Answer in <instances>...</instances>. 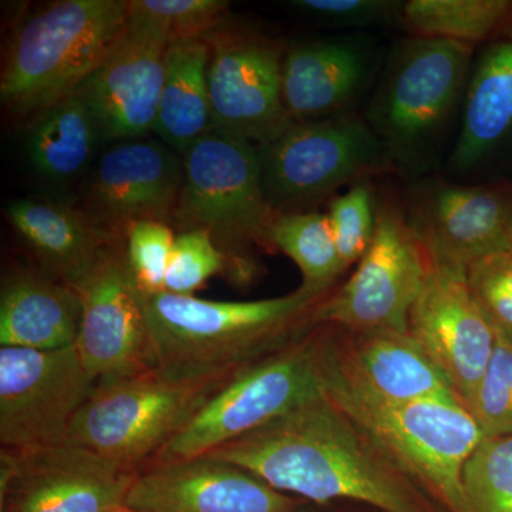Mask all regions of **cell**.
<instances>
[{"label":"cell","mask_w":512,"mask_h":512,"mask_svg":"<svg viewBox=\"0 0 512 512\" xmlns=\"http://www.w3.org/2000/svg\"><path fill=\"white\" fill-rule=\"evenodd\" d=\"M207 456L245 468L284 494L424 512L406 476L328 396L269 421Z\"/></svg>","instance_id":"obj_1"},{"label":"cell","mask_w":512,"mask_h":512,"mask_svg":"<svg viewBox=\"0 0 512 512\" xmlns=\"http://www.w3.org/2000/svg\"><path fill=\"white\" fill-rule=\"evenodd\" d=\"M323 298L301 289L249 302L144 296L153 367L174 380L232 379L299 338Z\"/></svg>","instance_id":"obj_2"},{"label":"cell","mask_w":512,"mask_h":512,"mask_svg":"<svg viewBox=\"0 0 512 512\" xmlns=\"http://www.w3.org/2000/svg\"><path fill=\"white\" fill-rule=\"evenodd\" d=\"M184 174L174 215L178 232L204 231L227 262L225 278L254 282L258 251H272L276 212L262 183L259 147L247 138L212 128L183 154Z\"/></svg>","instance_id":"obj_3"},{"label":"cell","mask_w":512,"mask_h":512,"mask_svg":"<svg viewBox=\"0 0 512 512\" xmlns=\"http://www.w3.org/2000/svg\"><path fill=\"white\" fill-rule=\"evenodd\" d=\"M325 353L326 396L404 476L413 477L451 512H467L463 470L484 440L466 404L458 399L389 403L350 386Z\"/></svg>","instance_id":"obj_4"},{"label":"cell","mask_w":512,"mask_h":512,"mask_svg":"<svg viewBox=\"0 0 512 512\" xmlns=\"http://www.w3.org/2000/svg\"><path fill=\"white\" fill-rule=\"evenodd\" d=\"M128 10L130 0H60L23 20L0 74L6 111L29 120L76 92L109 55Z\"/></svg>","instance_id":"obj_5"},{"label":"cell","mask_w":512,"mask_h":512,"mask_svg":"<svg viewBox=\"0 0 512 512\" xmlns=\"http://www.w3.org/2000/svg\"><path fill=\"white\" fill-rule=\"evenodd\" d=\"M476 46L410 36L394 47L366 121L394 168L426 170L458 109H463Z\"/></svg>","instance_id":"obj_6"},{"label":"cell","mask_w":512,"mask_h":512,"mask_svg":"<svg viewBox=\"0 0 512 512\" xmlns=\"http://www.w3.org/2000/svg\"><path fill=\"white\" fill-rule=\"evenodd\" d=\"M326 345L328 340L302 333L285 348L239 372L148 466L207 456L229 441L326 396Z\"/></svg>","instance_id":"obj_7"},{"label":"cell","mask_w":512,"mask_h":512,"mask_svg":"<svg viewBox=\"0 0 512 512\" xmlns=\"http://www.w3.org/2000/svg\"><path fill=\"white\" fill-rule=\"evenodd\" d=\"M229 380H174L150 369L97 383L64 443L140 471Z\"/></svg>","instance_id":"obj_8"},{"label":"cell","mask_w":512,"mask_h":512,"mask_svg":"<svg viewBox=\"0 0 512 512\" xmlns=\"http://www.w3.org/2000/svg\"><path fill=\"white\" fill-rule=\"evenodd\" d=\"M258 147L266 198L276 214L394 168L375 131L353 111L293 121Z\"/></svg>","instance_id":"obj_9"},{"label":"cell","mask_w":512,"mask_h":512,"mask_svg":"<svg viewBox=\"0 0 512 512\" xmlns=\"http://www.w3.org/2000/svg\"><path fill=\"white\" fill-rule=\"evenodd\" d=\"M431 269L429 252L392 201L376 207V228L357 269L312 309L313 325H338L357 335L409 332L410 313Z\"/></svg>","instance_id":"obj_10"},{"label":"cell","mask_w":512,"mask_h":512,"mask_svg":"<svg viewBox=\"0 0 512 512\" xmlns=\"http://www.w3.org/2000/svg\"><path fill=\"white\" fill-rule=\"evenodd\" d=\"M96 386L76 346L0 348L2 450L28 451L64 443Z\"/></svg>","instance_id":"obj_11"},{"label":"cell","mask_w":512,"mask_h":512,"mask_svg":"<svg viewBox=\"0 0 512 512\" xmlns=\"http://www.w3.org/2000/svg\"><path fill=\"white\" fill-rule=\"evenodd\" d=\"M207 40L214 128L256 146L274 140L293 123L282 101L284 45L227 20Z\"/></svg>","instance_id":"obj_12"},{"label":"cell","mask_w":512,"mask_h":512,"mask_svg":"<svg viewBox=\"0 0 512 512\" xmlns=\"http://www.w3.org/2000/svg\"><path fill=\"white\" fill-rule=\"evenodd\" d=\"M137 473L73 444L2 450V512L120 510Z\"/></svg>","instance_id":"obj_13"},{"label":"cell","mask_w":512,"mask_h":512,"mask_svg":"<svg viewBox=\"0 0 512 512\" xmlns=\"http://www.w3.org/2000/svg\"><path fill=\"white\" fill-rule=\"evenodd\" d=\"M170 33L130 6L109 55L79 87L103 141L140 140L154 131Z\"/></svg>","instance_id":"obj_14"},{"label":"cell","mask_w":512,"mask_h":512,"mask_svg":"<svg viewBox=\"0 0 512 512\" xmlns=\"http://www.w3.org/2000/svg\"><path fill=\"white\" fill-rule=\"evenodd\" d=\"M74 289L83 308L74 346L97 383L154 369L146 301L128 266L126 238L111 244Z\"/></svg>","instance_id":"obj_15"},{"label":"cell","mask_w":512,"mask_h":512,"mask_svg":"<svg viewBox=\"0 0 512 512\" xmlns=\"http://www.w3.org/2000/svg\"><path fill=\"white\" fill-rule=\"evenodd\" d=\"M183 174V156L167 144L120 141L94 164L80 210L114 237L134 222L173 225Z\"/></svg>","instance_id":"obj_16"},{"label":"cell","mask_w":512,"mask_h":512,"mask_svg":"<svg viewBox=\"0 0 512 512\" xmlns=\"http://www.w3.org/2000/svg\"><path fill=\"white\" fill-rule=\"evenodd\" d=\"M409 332L467 406L495 345L494 326L474 298L467 272L431 262L426 284L410 313Z\"/></svg>","instance_id":"obj_17"},{"label":"cell","mask_w":512,"mask_h":512,"mask_svg":"<svg viewBox=\"0 0 512 512\" xmlns=\"http://www.w3.org/2000/svg\"><path fill=\"white\" fill-rule=\"evenodd\" d=\"M123 508L128 512H296V503L237 464L201 456L141 468Z\"/></svg>","instance_id":"obj_18"},{"label":"cell","mask_w":512,"mask_h":512,"mask_svg":"<svg viewBox=\"0 0 512 512\" xmlns=\"http://www.w3.org/2000/svg\"><path fill=\"white\" fill-rule=\"evenodd\" d=\"M508 212L510 200L493 188L436 183L416 191L406 218L433 264L467 272L485 256L511 251Z\"/></svg>","instance_id":"obj_19"},{"label":"cell","mask_w":512,"mask_h":512,"mask_svg":"<svg viewBox=\"0 0 512 512\" xmlns=\"http://www.w3.org/2000/svg\"><path fill=\"white\" fill-rule=\"evenodd\" d=\"M339 375L360 392L389 403L458 399L439 366L410 332L359 335L352 349L330 346Z\"/></svg>","instance_id":"obj_20"},{"label":"cell","mask_w":512,"mask_h":512,"mask_svg":"<svg viewBox=\"0 0 512 512\" xmlns=\"http://www.w3.org/2000/svg\"><path fill=\"white\" fill-rule=\"evenodd\" d=\"M372 55L356 40H323L286 50L282 101L291 121L325 119L349 111L366 86Z\"/></svg>","instance_id":"obj_21"},{"label":"cell","mask_w":512,"mask_h":512,"mask_svg":"<svg viewBox=\"0 0 512 512\" xmlns=\"http://www.w3.org/2000/svg\"><path fill=\"white\" fill-rule=\"evenodd\" d=\"M82 313V298L73 286L40 266L13 269L0 289V348H72Z\"/></svg>","instance_id":"obj_22"},{"label":"cell","mask_w":512,"mask_h":512,"mask_svg":"<svg viewBox=\"0 0 512 512\" xmlns=\"http://www.w3.org/2000/svg\"><path fill=\"white\" fill-rule=\"evenodd\" d=\"M512 141V40L490 43L468 82L448 167L466 180Z\"/></svg>","instance_id":"obj_23"},{"label":"cell","mask_w":512,"mask_h":512,"mask_svg":"<svg viewBox=\"0 0 512 512\" xmlns=\"http://www.w3.org/2000/svg\"><path fill=\"white\" fill-rule=\"evenodd\" d=\"M8 218L40 268L73 288L90 274L114 237L80 208L35 200L9 202Z\"/></svg>","instance_id":"obj_24"},{"label":"cell","mask_w":512,"mask_h":512,"mask_svg":"<svg viewBox=\"0 0 512 512\" xmlns=\"http://www.w3.org/2000/svg\"><path fill=\"white\" fill-rule=\"evenodd\" d=\"M208 66L207 36L170 39L154 133L181 156L214 128Z\"/></svg>","instance_id":"obj_25"},{"label":"cell","mask_w":512,"mask_h":512,"mask_svg":"<svg viewBox=\"0 0 512 512\" xmlns=\"http://www.w3.org/2000/svg\"><path fill=\"white\" fill-rule=\"evenodd\" d=\"M99 127L79 89L28 120L26 151L33 170L53 183H67L92 163Z\"/></svg>","instance_id":"obj_26"},{"label":"cell","mask_w":512,"mask_h":512,"mask_svg":"<svg viewBox=\"0 0 512 512\" xmlns=\"http://www.w3.org/2000/svg\"><path fill=\"white\" fill-rule=\"evenodd\" d=\"M399 23L412 36L478 43L503 42L512 32L511 0H409Z\"/></svg>","instance_id":"obj_27"},{"label":"cell","mask_w":512,"mask_h":512,"mask_svg":"<svg viewBox=\"0 0 512 512\" xmlns=\"http://www.w3.org/2000/svg\"><path fill=\"white\" fill-rule=\"evenodd\" d=\"M272 249L284 252L302 274L301 291L315 298L328 295L342 272V262L328 214L322 212H278L272 221Z\"/></svg>","instance_id":"obj_28"},{"label":"cell","mask_w":512,"mask_h":512,"mask_svg":"<svg viewBox=\"0 0 512 512\" xmlns=\"http://www.w3.org/2000/svg\"><path fill=\"white\" fill-rule=\"evenodd\" d=\"M467 512H512V436L485 437L463 470Z\"/></svg>","instance_id":"obj_29"},{"label":"cell","mask_w":512,"mask_h":512,"mask_svg":"<svg viewBox=\"0 0 512 512\" xmlns=\"http://www.w3.org/2000/svg\"><path fill=\"white\" fill-rule=\"evenodd\" d=\"M467 407L484 439L512 436V336L503 330L495 329L493 356Z\"/></svg>","instance_id":"obj_30"},{"label":"cell","mask_w":512,"mask_h":512,"mask_svg":"<svg viewBox=\"0 0 512 512\" xmlns=\"http://www.w3.org/2000/svg\"><path fill=\"white\" fill-rule=\"evenodd\" d=\"M328 218L343 269L365 255L376 228V208L369 185H353L345 194L333 198Z\"/></svg>","instance_id":"obj_31"},{"label":"cell","mask_w":512,"mask_h":512,"mask_svg":"<svg viewBox=\"0 0 512 512\" xmlns=\"http://www.w3.org/2000/svg\"><path fill=\"white\" fill-rule=\"evenodd\" d=\"M175 241L164 222H134L126 231V255L134 281L144 296L163 293Z\"/></svg>","instance_id":"obj_32"},{"label":"cell","mask_w":512,"mask_h":512,"mask_svg":"<svg viewBox=\"0 0 512 512\" xmlns=\"http://www.w3.org/2000/svg\"><path fill=\"white\" fill-rule=\"evenodd\" d=\"M227 262L210 235L183 231L175 235L164 292L194 296L215 275H224Z\"/></svg>","instance_id":"obj_33"},{"label":"cell","mask_w":512,"mask_h":512,"mask_svg":"<svg viewBox=\"0 0 512 512\" xmlns=\"http://www.w3.org/2000/svg\"><path fill=\"white\" fill-rule=\"evenodd\" d=\"M467 279L491 325L512 336V249L474 262Z\"/></svg>","instance_id":"obj_34"},{"label":"cell","mask_w":512,"mask_h":512,"mask_svg":"<svg viewBox=\"0 0 512 512\" xmlns=\"http://www.w3.org/2000/svg\"><path fill=\"white\" fill-rule=\"evenodd\" d=\"M137 12L163 23L170 39L205 37L227 18L229 2L224 0H130Z\"/></svg>","instance_id":"obj_35"},{"label":"cell","mask_w":512,"mask_h":512,"mask_svg":"<svg viewBox=\"0 0 512 512\" xmlns=\"http://www.w3.org/2000/svg\"><path fill=\"white\" fill-rule=\"evenodd\" d=\"M291 5L312 18L339 28H369L399 22L403 2L389 0H295Z\"/></svg>","instance_id":"obj_36"},{"label":"cell","mask_w":512,"mask_h":512,"mask_svg":"<svg viewBox=\"0 0 512 512\" xmlns=\"http://www.w3.org/2000/svg\"><path fill=\"white\" fill-rule=\"evenodd\" d=\"M508 229H510V238L512 244V200H510V212H508Z\"/></svg>","instance_id":"obj_37"},{"label":"cell","mask_w":512,"mask_h":512,"mask_svg":"<svg viewBox=\"0 0 512 512\" xmlns=\"http://www.w3.org/2000/svg\"><path fill=\"white\" fill-rule=\"evenodd\" d=\"M113 512H128V511L124 510V508H120V510H116V511H113Z\"/></svg>","instance_id":"obj_38"}]
</instances>
